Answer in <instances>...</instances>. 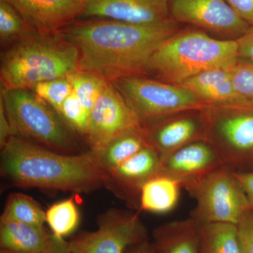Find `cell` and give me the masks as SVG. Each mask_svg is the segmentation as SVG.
Listing matches in <instances>:
<instances>
[{
  "mask_svg": "<svg viewBox=\"0 0 253 253\" xmlns=\"http://www.w3.org/2000/svg\"><path fill=\"white\" fill-rule=\"evenodd\" d=\"M176 31L177 22L172 18L151 24L83 18L60 33L79 51L78 71L113 83L149 74L156 50Z\"/></svg>",
  "mask_w": 253,
  "mask_h": 253,
  "instance_id": "6da1fadb",
  "label": "cell"
},
{
  "mask_svg": "<svg viewBox=\"0 0 253 253\" xmlns=\"http://www.w3.org/2000/svg\"><path fill=\"white\" fill-rule=\"evenodd\" d=\"M1 149V174L20 187L88 193L107 186L92 151L63 154L16 136Z\"/></svg>",
  "mask_w": 253,
  "mask_h": 253,
  "instance_id": "7a4b0ae2",
  "label": "cell"
},
{
  "mask_svg": "<svg viewBox=\"0 0 253 253\" xmlns=\"http://www.w3.org/2000/svg\"><path fill=\"white\" fill-rule=\"evenodd\" d=\"M79 51L61 33L37 34L1 50L4 89H31L38 83L67 77L79 68Z\"/></svg>",
  "mask_w": 253,
  "mask_h": 253,
  "instance_id": "3957f363",
  "label": "cell"
},
{
  "mask_svg": "<svg viewBox=\"0 0 253 253\" xmlns=\"http://www.w3.org/2000/svg\"><path fill=\"white\" fill-rule=\"evenodd\" d=\"M239 59L236 40L214 39L199 31L176 33L156 50L149 73L165 83L180 84L206 71L228 69Z\"/></svg>",
  "mask_w": 253,
  "mask_h": 253,
  "instance_id": "277c9868",
  "label": "cell"
},
{
  "mask_svg": "<svg viewBox=\"0 0 253 253\" xmlns=\"http://www.w3.org/2000/svg\"><path fill=\"white\" fill-rule=\"evenodd\" d=\"M13 136L66 154L77 149L71 129L59 114L31 89L1 88Z\"/></svg>",
  "mask_w": 253,
  "mask_h": 253,
  "instance_id": "5b68a950",
  "label": "cell"
},
{
  "mask_svg": "<svg viewBox=\"0 0 253 253\" xmlns=\"http://www.w3.org/2000/svg\"><path fill=\"white\" fill-rule=\"evenodd\" d=\"M204 112L206 141L221 164L232 172H253V102L237 107L212 106Z\"/></svg>",
  "mask_w": 253,
  "mask_h": 253,
  "instance_id": "8992f818",
  "label": "cell"
},
{
  "mask_svg": "<svg viewBox=\"0 0 253 253\" xmlns=\"http://www.w3.org/2000/svg\"><path fill=\"white\" fill-rule=\"evenodd\" d=\"M112 84L120 91L143 126L176 113L209 109L192 91L179 84L130 76Z\"/></svg>",
  "mask_w": 253,
  "mask_h": 253,
  "instance_id": "52a82bcc",
  "label": "cell"
},
{
  "mask_svg": "<svg viewBox=\"0 0 253 253\" xmlns=\"http://www.w3.org/2000/svg\"><path fill=\"white\" fill-rule=\"evenodd\" d=\"M183 189L196 201L189 217L199 224L227 223L236 225L251 208L234 173L224 166L184 184Z\"/></svg>",
  "mask_w": 253,
  "mask_h": 253,
  "instance_id": "ba28073f",
  "label": "cell"
},
{
  "mask_svg": "<svg viewBox=\"0 0 253 253\" xmlns=\"http://www.w3.org/2000/svg\"><path fill=\"white\" fill-rule=\"evenodd\" d=\"M148 241V232L138 213L111 210L100 218L96 231L83 232L68 242L71 253H125Z\"/></svg>",
  "mask_w": 253,
  "mask_h": 253,
  "instance_id": "9c48e42d",
  "label": "cell"
},
{
  "mask_svg": "<svg viewBox=\"0 0 253 253\" xmlns=\"http://www.w3.org/2000/svg\"><path fill=\"white\" fill-rule=\"evenodd\" d=\"M140 121L112 83H108L89 115L85 138L98 152L123 131L141 126Z\"/></svg>",
  "mask_w": 253,
  "mask_h": 253,
  "instance_id": "30bf717a",
  "label": "cell"
},
{
  "mask_svg": "<svg viewBox=\"0 0 253 253\" xmlns=\"http://www.w3.org/2000/svg\"><path fill=\"white\" fill-rule=\"evenodd\" d=\"M169 13L176 22L239 38L251 27L225 0H171Z\"/></svg>",
  "mask_w": 253,
  "mask_h": 253,
  "instance_id": "8fae6325",
  "label": "cell"
},
{
  "mask_svg": "<svg viewBox=\"0 0 253 253\" xmlns=\"http://www.w3.org/2000/svg\"><path fill=\"white\" fill-rule=\"evenodd\" d=\"M11 5L38 34L53 35L81 19L86 0H1Z\"/></svg>",
  "mask_w": 253,
  "mask_h": 253,
  "instance_id": "7c38bea8",
  "label": "cell"
},
{
  "mask_svg": "<svg viewBox=\"0 0 253 253\" xmlns=\"http://www.w3.org/2000/svg\"><path fill=\"white\" fill-rule=\"evenodd\" d=\"M160 174H162V159L149 145L110 172L106 187L128 206L139 209L141 188Z\"/></svg>",
  "mask_w": 253,
  "mask_h": 253,
  "instance_id": "4fadbf2b",
  "label": "cell"
},
{
  "mask_svg": "<svg viewBox=\"0 0 253 253\" xmlns=\"http://www.w3.org/2000/svg\"><path fill=\"white\" fill-rule=\"evenodd\" d=\"M186 112L144 125L148 141L161 159L196 141H206V122Z\"/></svg>",
  "mask_w": 253,
  "mask_h": 253,
  "instance_id": "5bb4252c",
  "label": "cell"
},
{
  "mask_svg": "<svg viewBox=\"0 0 253 253\" xmlns=\"http://www.w3.org/2000/svg\"><path fill=\"white\" fill-rule=\"evenodd\" d=\"M171 0H86L82 18H103L136 24L170 19Z\"/></svg>",
  "mask_w": 253,
  "mask_h": 253,
  "instance_id": "9a60e30c",
  "label": "cell"
},
{
  "mask_svg": "<svg viewBox=\"0 0 253 253\" xmlns=\"http://www.w3.org/2000/svg\"><path fill=\"white\" fill-rule=\"evenodd\" d=\"M223 166L207 141L191 143L162 160V174L180 181L181 186Z\"/></svg>",
  "mask_w": 253,
  "mask_h": 253,
  "instance_id": "2e32d148",
  "label": "cell"
},
{
  "mask_svg": "<svg viewBox=\"0 0 253 253\" xmlns=\"http://www.w3.org/2000/svg\"><path fill=\"white\" fill-rule=\"evenodd\" d=\"M211 106L231 108L253 103L236 91L227 69L206 71L179 84Z\"/></svg>",
  "mask_w": 253,
  "mask_h": 253,
  "instance_id": "e0dca14e",
  "label": "cell"
},
{
  "mask_svg": "<svg viewBox=\"0 0 253 253\" xmlns=\"http://www.w3.org/2000/svg\"><path fill=\"white\" fill-rule=\"evenodd\" d=\"M51 233L44 226L0 219L1 249L16 253H42L49 244Z\"/></svg>",
  "mask_w": 253,
  "mask_h": 253,
  "instance_id": "ac0fdd59",
  "label": "cell"
},
{
  "mask_svg": "<svg viewBox=\"0 0 253 253\" xmlns=\"http://www.w3.org/2000/svg\"><path fill=\"white\" fill-rule=\"evenodd\" d=\"M200 224L191 217L166 223L154 231L159 253H199Z\"/></svg>",
  "mask_w": 253,
  "mask_h": 253,
  "instance_id": "d6986e66",
  "label": "cell"
},
{
  "mask_svg": "<svg viewBox=\"0 0 253 253\" xmlns=\"http://www.w3.org/2000/svg\"><path fill=\"white\" fill-rule=\"evenodd\" d=\"M149 145L146 128L141 125L123 131L94 154L100 166L109 175L110 172Z\"/></svg>",
  "mask_w": 253,
  "mask_h": 253,
  "instance_id": "ffe728a7",
  "label": "cell"
},
{
  "mask_svg": "<svg viewBox=\"0 0 253 253\" xmlns=\"http://www.w3.org/2000/svg\"><path fill=\"white\" fill-rule=\"evenodd\" d=\"M180 181L169 176L160 174L148 181L141 190L139 210L164 214L175 208L180 197Z\"/></svg>",
  "mask_w": 253,
  "mask_h": 253,
  "instance_id": "44dd1931",
  "label": "cell"
},
{
  "mask_svg": "<svg viewBox=\"0 0 253 253\" xmlns=\"http://www.w3.org/2000/svg\"><path fill=\"white\" fill-rule=\"evenodd\" d=\"M199 253H241L235 224H200Z\"/></svg>",
  "mask_w": 253,
  "mask_h": 253,
  "instance_id": "7402d4cb",
  "label": "cell"
},
{
  "mask_svg": "<svg viewBox=\"0 0 253 253\" xmlns=\"http://www.w3.org/2000/svg\"><path fill=\"white\" fill-rule=\"evenodd\" d=\"M37 34L11 5L0 0V44L3 49Z\"/></svg>",
  "mask_w": 253,
  "mask_h": 253,
  "instance_id": "603a6c76",
  "label": "cell"
},
{
  "mask_svg": "<svg viewBox=\"0 0 253 253\" xmlns=\"http://www.w3.org/2000/svg\"><path fill=\"white\" fill-rule=\"evenodd\" d=\"M1 219L43 226L46 222V212L32 198L14 193L8 198Z\"/></svg>",
  "mask_w": 253,
  "mask_h": 253,
  "instance_id": "cb8c5ba5",
  "label": "cell"
},
{
  "mask_svg": "<svg viewBox=\"0 0 253 253\" xmlns=\"http://www.w3.org/2000/svg\"><path fill=\"white\" fill-rule=\"evenodd\" d=\"M80 214L76 202L72 199L60 201L46 211V222L56 237L64 238L76 230Z\"/></svg>",
  "mask_w": 253,
  "mask_h": 253,
  "instance_id": "d4e9b609",
  "label": "cell"
},
{
  "mask_svg": "<svg viewBox=\"0 0 253 253\" xmlns=\"http://www.w3.org/2000/svg\"><path fill=\"white\" fill-rule=\"evenodd\" d=\"M67 78L72 84L73 92L90 114L109 82L93 73L81 71H75Z\"/></svg>",
  "mask_w": 253,
  "mask_h": 253,
  "instance_id": "484cf974",
  "label": "cell"
},
{
  "mask_svg": "<svg viewBox=\"0 0 253 253\" xmlns=\"http://www.w3.org/2000/svg\"><path fill=\"white\" fill-rule=\"evenodd\" d=\"M59 115L61 106L72 94L73 86L67 77L38 83L31 89Z\"/></svg>",
  "mask_w": 253,
  "mask_h": 253,
  "instance_id": "4316f807",
  "label": "cell"
},
{
  "mask_svg": "<svg viewBox=\"0 0 253 253\" xmlns=\"http://www.w3.org/2000/svg\"><path fill=\"white\" fill-rule=\"evenodd\" d=\"M89 115L73 91L64 101L59 112L60 117L70 129L84 136L87 131Z\"/></svg>",
  "mask_w": 253,
  "mask_h": 253,
  "instance_id": "83f0119b",
  "label": "cell"
},
{
  "mask_svg": "<svg viewBox=\"0 0 253 253\" xmlns=\"http://www.w3.org/2000/svg\"><path fill=\"white\" fill-rule=\"evenodd\" d=\"M227 70L236 91L253 101V62L239 59Z\"/></svg>",
  "mask_w": 253,
  "mask_h": 253,
  "instance_id": "f1b7e54d",
  "label": "cell"
},
{
  "mask_svg": "<svg viewBox=\"0 0 253 253\" xmlns=\"http://www.w3.org/2000/svg\"><path fill=\"white\" fill-rule=\"evenodd\" d=\"M241 253H253V208L243 214L236 224Z\"/></svg>",
  "mask_w": 253,
  "mask_h": 253,
  "instance_id": "f546056e",
  "label": "cell"
},
{
  "mask_svg": "<svg viewBox=\"0 0 253 253\" xmlns=\"http://www.w3.org/2000/svg\"><path fill=\"white\" fill-rule=\"evenodd\" d=\"M231 9L250 26H253V0H225Z\"/></svg>",
  "mask_w": 253,
  "mask_h": 253,
  "instance_id": "4dcf8cb0",
  "label": "cell"
},
{
  "mask_svg": "<svg viewBox=\"0 0 253 253\" xmlns=\"http://www.w3.org/2000/svg\"><path fill=\"white\" fill-rule=\"evenodd\" d=\"M239 59L253 62V26L236 40Z\"/></svg>",
  "mask_w": 253,
  "mask_h": 253,
  "instance_id": "1f68e13d",
  "label": "cell"
},
{
  "mask_svg": "<svg viewBox=\"0 0 253 253\" xmlns=\"http://www.w3.org/2000/svg\"><path fill=\"white\" fill-rule=\"evenodd\" d=\"M233 173L249 200L250 206L253 208V172Z\"/></svg>",
  "mask_w": 253,
  "mask_h": 253,
  "instance_id": "d6a6232c",
  "label": "cell"
},
{
  "mask_svg": "<svg viewBox=\"0 0 253 253\" xmlns=\"http://www.w3.org/2000/svg\"><path fill=\"white\" fill-rule=\"evenodd\" d=\"M12 130L3 103L0 101V146L1 148L12 137Z\"/></svg>",
  "mask_w": 253,
  "mask_h": 253,
  "instance_id": "836d02e7",
  "label": "cell"
},
{
  "mask_svg": "<svg viewBox=\"0 0 253 253\" xmlns=\"http://www.w3.org/2000/svg\"><path fill=\"white\" fill-rule=\"evenodd\" d=\"M42 253H71L68 247V243L63 238L56 237L51 233L47 247Z\"/></svg>",
  "mask_w": 253,
  "mask_h": 253,
  "instance_id": "e575fe53",
  "label": "cell"
},
{
  "mask_svg": "<svg viewBox=\"0 0 253 253\" xmlns=\"http://www.w3.org/2000/svg\"><path fill=\"white\" fill-rule=\"evenodd\" d=\"M125 253H159L154 244L146 241L141 244L134 245L126 250Z\"/></svg>",
  "mask_w": 253,
  "mask_h": 253,
  "instance_id": "d590c367",
  "label": "cell"
},
{
  "mask_svg": "<svg viewBox=\"0 0 253 253\" xmlns=\"http://www.w3.org/2000/svg\"><path fill=\"white\" fill-rule=\"evenodd\" d=\"M0 253H16L14 252H11V251H6V250L1 249V251H0Z\"/></svg>",
  "mask_w": 253,
  "mask_h": 253,
  "instance_id": "8d00e7d4",
  "label": "cell"
}]
</instances>
